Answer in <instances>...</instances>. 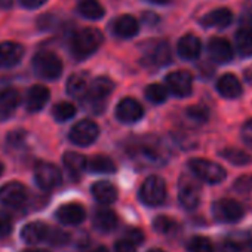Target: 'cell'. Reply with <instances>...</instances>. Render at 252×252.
Wrapping results in <instances>:
<instances>
[{
  "label": "cell",
  "mask_w": 252,
  "mask_h": 252,
  "mask_svg": "<svg viewBox=\"0 0 252 252\" xmlns=\"http://www.w3.org/2000/svg\"><path fill=\"white\" fill-rule=\"evenodd\" d=\"M243 214V206L233 199H220L212 205V215L220 222H236Z\"/></svg>",
  "instance_id": "obj_6"
},
{
  "label": "cell",
  "mask_w": 252,
  "mask_h": 252,
  "mask_svg": "<svg viewBox=\"0 0 252 252\" xmlns=\"http://www.w3.org/2000/svg\"><path fill=\"white\" fill-rule=\"evenodd\" d=\"M217 91L224 98H237L242 94V85L234 74H224L217 82Z\"/></svg>",
  "instance_id": "obj_24"
},
{
  "label": "cell",
  "mask_w": 252,
  "mask_h": 252,
  "mask_svg": "<svg viewBox=\"0 0 252 252\" xmlns=\"http://www.w3.org/2000/svg\"><path fill=\"white\" fill-rule=\"evenodd\" d=\"M94 227L101 233H110L117 227V215L108 208H99L92 218Z\"/></svg>",
  "instance_id": "obj_18"
},
{
  "label": "cell",
  "mask_w": 252,
  "mask_h": 252,
  "mask_svg": "<svg viewBox=\"0 0 252 252\" xmlns=\"http://www.w3.org/2000/svg\"><path fill=\"white\" fill-rule=\"evenodd\" d=\"M34 178H36L37 186L43 190H52L58 187L63 181L61 171L55 165L48 163V162H42L36 165Z\"/></svg>",
  "instance_id": "obj_8"
},
{
  "label": "cell",
  "mask_w": 252,
  "mask_h": 252,
  "mask_svg": "<svg viewBox=\"0 0 252 252\" xmlns=\"http://www.w3.org/2000/svg\"><path fill=\"white\" fill-rule=\"evenodd\" d=\"M144 114L143 105L134 98H125L116 107V117L123 123H135Z\"/></svg>",
  "instance_id": "obj_12"
},
{
  "label": "cell",
  "mask_w": 252,
  "mask_h": 252,
  "mask_svg": "<svg viewBox=\"0 0 252 252\" xmlns=\"http://www.w3.org/2000/svg\"><path fill=\"white\" fill-rule=\"evenodd\" d=\"M189 252H214V245L208 237L196 236L187 242Z\"/></svg>",
  "instance_id": "obj_33"
},
{
  "label": "cell",
  "mask_w": 252,
  "mask_h": 252,
  "mask_svg": "<svg viewBox=\"0 0 252 252\" xmlns=\"http://www.w3.org/2000/svg\"><path fill=\"white\" fill-rule=\"evenodd\" d=\"M89 85V79L85 73H74L67 80V92L71 96L80 98L88 94Z\"/></svg>",
  "instance_id": "obj_25"
},
{
  "label": "cell",
  "mask_w": 252,
  "mask_h": 252,
  "mask_svg": "<svg viewBox=\"0 0 252 252\" xmlns=\"http://www.w3.org/2000/svg\"><path fill=\"white\" fill-rule=\"evenodd\" d=\"M189 168L196 178L208 184H218L224 181L227 175L225 169L221 165L206 159H191L189 162Z\"/></svg>",
  "instance_id": "obj_2"
},
{
  "label": "cell",
  "mask_w": 252,
  "mask_h": 252,
  "mask_svg": "<svg viewBox=\"0 0 252 252\" xmlns=\"http://www.w3.org/2000/svg\"><path fill=\"white\" fill-rule=\"evenodd\" d=\"M239 251H240L239 245L236 242H230V240L224 242L218 249V252H239Z\"/></svg>",
  "instance_id": "obj_44"
},
{
  "label": "cell",
  "mask_w": 252,
  "mask_h": 252,
  "mask_svg": "<svg viewBox=\"0 0 252 252\" xmlns=\"http://www.w3.org/2000/svg\"><path fill=\"white\" fill-rule=\"evenodd\" d=\"M125 237L126 239H129V240H132L135 245H138V243H141L143 240H144V234H143V231L141 230H138V228H128L125 231Z\"/></svg>",
  "instance_id": "obj_41"
},
{
  "label": "cell",
  "mask_w": 252,
  "mask_h": 252,
  "mask_svg": "<svg viewBox=\"0 0 252 252\" xmlns=\"http://www.w3.org/2000/svg\"><path fill=\"white\" fill-rule=\"evenodd\" d=\"M12 8V0H0V9H9Z\"/></svg>",
  "instance_id": "obj_46"
},
{
  "label": "cell",
  "mask_w": 252,
  "mask_h": 252,
  "mask_svg": "<svg viewBox=\"0 0 252 252\" xmlns=\"http://www.w3.org/2000/svg\"><path fill=\"white\" fill-rule=\"evenodd\" d=\"M233 189L242 194H252V175H243L234 181Z\"/></svg>",
  "instance_id": "obj_38"
},
{
  "label": "cell",
  "mask_w": 252,
  "mask_h": 252,
  "mask_svg": "<svg viewBox=\"0 0 252 252\" xmlns=\"http://www.w3.org/2000/svg\"><path fill=\"white\" fill-rule=\"evenodd\" d=\"M233 21V14L227 8H218L215 11H211L208 15L202 18V24L205 27H217V29H224L230 26Z\"/></svg>",
  "instance_id": "obj_23"
},
{
  "label": "cell",
  "mask_w": 252,
  "mask_h": 252,
  "mask_svg": "<svg viewBox=\"0 0 252 252\" xmlns=\"http://www.w3.org/2000/svg\"><path fill=\"white\" fill-rule=\"evenodd\" d=\"M242 140H243V143L248 147L252 149V119L249 122H246L245 126H243V129H242Z\"/></svg>",
  "instance_id": "obj_42"
},
{
  "label": "cell",
  "mask_w": 252,
  "mask_h": 252,
  "mask_svg": "<svg viewBox=\"0 0 252 252\" xmlns=\"http://www.w3.org/2000/svg\"><path fill=\"white\" fill-rule=\"evenodd\" d=\"M240 26H243V27H251V29H252V14H248V15H245V17L242 18V23H240Z\"/></svg>",
  "instance_id": "obj_45"
},
{
  "label": "cell",
  "mask_w": 252,
  "mask_h": 252,
  "mask_svg": "<svg viewBox=\"0 0 252 252\" xmlns=\"http://www.w3.org/2000/svg\"><path fill=\"white\" fill-rule=\"evenodd\" d=\"M153 227H155V230H156V231H159L160 234H169V233H172V231L175 230L177 222H175L172 218H169V217L159 215V217H156V218H155V221H153Z\"/></svg>",
  "instance_id": "obj_35"
},
{
  "label": "cell",
  "mask_w": 252,
  "mask_h": 252,
  "mask_svg": "<svg viewBox=\"0 0 252 252\" xmlns=\"http://www.w3.org/2000/svg\"><path fill=\"white\" fill-rule=\"evenodd\" d=\"M140 197L143 200V203L149 205V206H159L165 202L166 199V184L165 180L158 177V175H152L149 177L140 190Z\"/></svg>",
  "instance_id": "obj_4"
},
{
  "label": "cell",
  "mask_w": 252,
  "mask_h": 252,
  "mask_svg": "<svg viewBox=\"0 0 252 252\" xmlns=\"http://www.w3.org/2000/svg\"><path fill=\"white\" fill-rule=\"evenodd\" d=\"M114 251L116 252H137V245L129 240V239H122V240H117L116 245H114Z\"/></svg>",
  "instance_id": "obj_40"
},
{
  "label": "cell",
  "mask_w": 252,
  "mask_h": 252,
  "mask_svg": "<svg viewBox=\"0 0 252 252\" xmlns=\"http://www.w3.org/2000/svg\"><path fill=\"white\" fill-rule=\"evenodd\" d=\"M99 135V128L98 125L92 120H80L77 122L70 134H68V138L73 144L76 146H80V147H86V146H91Z\"/></svg>",
  "instance_id": "obj_5"
},
{
  "label": "cell",
  "mask_w": 252,
  "mask_h": 252,
  "mask_svg": "<svg viewBox=\"0 0 252 252\" xmlns=\"http://www.w3.org/2000/svg\"><path fill=\"white\" fill-rule=\"evenodd\" d=\"M2 174H3V165L0 163V175H2Z\"/></svg>",
  "instance_id": "obj_51"
},
{
  "label": "cell",
  "mask_w": 252,
  "mask_h": 252,
  "mask_svg": "<svg viewBox=\"0 0 252 252\" xmlns=\"http://www.w3.org/2000/svg\"><path fill=\"white\" fill-rule=\"evenodd\" d=\"M146 96L155 104H160L168 98V89L160 83H152L146 89Z\"/></svg>",
  "instance_id": "obj_32"
},
{
  "label": "cell",
  "mask_w": 252,
  "mask_h": 252,
  "mask_svg": "<svg viewBox=\"0 0 252 252\" xmlns=\"http://www.w3.org/2000/svg\"><path fill=\"white\" fill-rule=\"evenodd\" d=\"M187 116H189L191 120H194V122L203 123V122L208 120L209 111H208V108L203 107V105H191V107H189V110H187Z\"/></svg>",
  "instance_id": "obj_37"
},
{
  "label": "cell",
  "mask_w": 252,
  "mask_h": 252,
  "mask_svg": "<svg viewBox=\"0 0 252 252\" xmlns=\"http://www.w3.org/2000/svg\"><path fill=\"white\" fill-rule=\"evenodd\" d=\"M149 252H163L162 249H150Z\"/></svg>",
  "instance_id": "obj_50"
},
{
  "label": "cell",
  "mask_w": 252,
  "mask_h": 252,
  "mask_svg": "<svg viewBox=\"0 0 252 252\" xmlns=\"http://www.w3.org/2000/svg\"><path fill=\"white\" fill-rule=\"evenodd\" d=\"M52 114L58 122H65V120L74 117L76 107L73 104H70V102H58L57 105H54Z\"/></svg>",
  "instance_id": "obj_34"
},
{
  "label": "cell",
  "mask_w": 252,
  "mask_h": 252,
  "mask_svg": "<svg viewBox=\"0 0 252 252\" xmlns=\"http://www.w3.org/2000/svg\"><path fill=\"white\" fill-rule=\"evenodd\" d=\"M92 252H108V249H107L105 246H98V248H95Z\"/></svg>",
  "instance_id": "obj_49"
},
{
  "label": "cell",
  "mask_w": 252,
  "mask_h": 252,
  "mask_svg": "<svg viewBox=\"0 0 252 252\" xmlns=\"http://www.w3.org/2000/svg\"><path fill=\"white\" fill-rule=\"evenodd\" d=\"M102 43V33L96 29L88 27L79 30L71 40V51L76 58L82 60L92 55Z\"/></svg>",
  "instance_id": "obj_1"
},
{
  "label": "cell",
  "mask_w": 252,
  "mask_h": 252,
  "mask_svg": "<svg viewBox=\"0 0 252 252\" xmlns=\"http://www.w3.org/2000/svg\"><path fill=\"white\" fill-rule=\"evenodd\" d=\"M24 252H49L46 249H37V248H32V249H26Z\"/></svg>",
  "instance_id": "obj_48"
},
{
  "label": "cell",
  "mask_w": 252,
  "mask_h": 252,
  "mask_svg": "<svg viewBox=\"0 0 252 252\" xmlns=\"http://www.w3.org/2000/svg\"><path fill=\"white\" fill-rule=\"evenodd\" d=\"M92 196L101 205H111L117 199V189L108 181H98L91 189Z\"/></svg>",
  "instance_id": "obj_22"
},
{
  "label": "cell",
  "mask_w": 252,
  "mask_h": 252,
  "mask_svg": "<svg viewBox=\"0 0 252 252\" xmlns=\"http://www.w3.org/2000/svg\"><path fill=\"white\" fill-rule=\"evenodd\" d=\"M14 227L12 217L6 211H0V237H6L11 234Z\"/></svg>",
  "instance_id": "obj_39"
},
{
  "label": "cell",
  "mask_w": 252,
  "mask_h": 252,
  "mask_svg": "<svg viewBox=\"0 0 252 252\" xmlns=\"http://www.w3.org/2000/svg\"><path fill=\"white\" fill-rule=\"evenodd\" d=\"M202 43L194 34H186L178 42V54L184 60H196L200 55Z\"/></svg>",
  "instance_id": "obj_20"
},
{
  "label": "cell",
  "mask_w": 252,
  "mask_h": 252,
  "mask_svg": "<svg viewBox=\"0 0 252 252\" xmlns=\"http://www.w3.org/2000/svg\"><path fill=\"white\" fill-rule=\"evenodd\" d=\"M236 45H237V51L240 55L243 57L252 55V29L251 27L240 26V29L236 33Z\"/></svg>",
  "instance_id": "obj_30"
},
{
  "label": "cell",
  "mask_w": 252,
  "mask_h": 252,
  "mask_svg": "<svg viewBox=\"0 0 252 252\" xmlns=\"http://www.w3.org/2000/svg\"><path fill=\"white\" fill-rule=\"evenodd\" d=\"M138 21L131 15H122L113 23V33L119 37L129 39L138 33Z\"/></svg>",
  "instance_id": "obj_19"
},
{
  "label": "cell",
  "mask_w": 252,
  "mask_h": 252,
  "mask_svg": "<svg viewBox=\"0 0 252 252\" xmlns=\"http://www.w3.org/2000/svg\"><path fill=\"white\" fill-rule=\"evenodd\" d=\"M113 88H114V83L108 77H105V76L96 77L89 85V89H88V94H86V99H88L89 105L94 110L95 108L101 110L104 107V104H105V99L113 92Z\"/></svg>",
  "instance_id": "obj_7"
},
{
  "label": "cell",
  "mask_w": 252,
  "mask_h": 252,
  "mask_svg": "<svg viewBox=\"0 0 252 252\" xmlns=\"http://www.w3.org/2000/svg\"><path fill=\"white\" fill-rule=\"evenodd\" d=\"M88 171L95 174H113L116 172V163L107 156H94L88 160Z\"/></svg>",
  "instance_id": "obj_29"
},
{
  "label": "cell",
  "mask_w": 252,
  "mask_h": 252,
  "mask_svg": "<svg viewBox=\"0 0 252 252\" xmlns=\"http://www.w3.org/2000/svg\"><path fill=\"white\" fill-rule=\"evenodd\" d=\"M220 155H221V158H224L225 160H228L233 165H248L252 162V158L239 149H225Z\"/></svg>",
  "instance_id": "obj_31"
},
{
  "label": "cell",
  "mask_w": 252,
  "mask_h": 252,
  "mask_svg": "<svg viewBox=\"0 0 252 252\" xmlns=\"http://www.w3.org/2000/svg\"><path fill=\"white\" fill-rule=\"evenodd\" d=\"M29 191L24 184L18 181H11L0 187V203L6 206H21L26 203Z\"/></svg>",
  "instance_id": "obj_11"
},
{
  "label": "cell",
  "mask_w": 252,
  "mask_h": 252,
  "mask_svg": "<svg viewBox=\"0 0 252 252\" xmlns=\"http://www.w3.org/2000/svg\"><path fill=\"white\" fill-rule=\"evenodd\" d=\"M51 227L46 225L42 221H33L29 222L23 227L21 230V237L24 242H27L29 245H36V243H42L48 240V234H49Z\"/></svg>",
  "instance_id": "obj_15"
},
{
  "label": "cell",
  "mask_w": 252,
  "mask_h": 252,
  "mask_svg": "<svg viewBox=\"0 0 252 252\" xmlns=\"http://www.w3.org/2000/svg\"><path fill=\"white\" fill-rule=\"evenodd\" d=\"M20 104V94L14 88H8L0 92V120L9 119Z\"/></svg>",
  "instance_id": "obj_17"
},
{
  "label": "cell",
  "mask_w": 252,
  "mask_h": 252,
  "mask_svg": "<svg viewBox=\"0 0 252 252\" xmlns=\"http://www.w3.org/2000/svg\"><path fill=\"white\" fill-rule=\"evenodd\" d=\"M55 215H57V220L63 224L77 225V224L83 222V220L86 217V211L80 203L71 202V203H65L63 206H60Z\"/></svg>",
  "instance_id": "obj_14"
},
{
  "label": "cell",
  "mask_w": 252,
  "mask_h": 252,
  "mask_svg": "<svg viewBox=\"0 0 252 252\" xmlns=\"http://www.w3.org/2000/svg\"><path fill=\"white\" fill-rule=\"evenodd\" d=\"M68 240H70L68 233L60 230V228H52V227H51L49 234H48V240H46V242H49V243L54 245V246H63V245L68 243Z\"/></svg>",
  "instance_id": "obj_36"
},
{
  "label": "cell",
  "mask_w": 252,
  "mask_h": 252,
  "mask_svg": "<svg viewBox=\"0 0 252 252\" xmlns=\"http://www.w3.org/2000/svg\"><path fill=\"white\" fill-rule=\"evenodd\" d=\"M64 166L67 168L71 177L77 178L85 169H88V159L83 155L68 152L64 155Z\"/></svg>",
  "instance_id": "obj_26"
},
{
  "label": "cell",
  "mask_w": 252,
  "mask_h": 252,
  "mask_svg": "<svg viewBox=\"0 0 252 252\" xmlns=\"http://www.w3.org/2000/svg\"><path fill=\"white\" fill-rule=\"evenodd\" d=\"M178 200L187 211H193L200 203V187L199 184L187 177H183L178 189Z\"/></svg>",
  "instance_id": "obj_9"
},
{
  "label": "cell",
  "mask_w": 252,
  "mask_h": 252,
  "mask_svg": "<svg viewBox=\"0 0 252 252\" xmlns=\"http://www.w3.org/2000/svg\"><path fill=\"white\" fill-rule=\"evenodd\" d=\"M152 3H158V5H165V3H169V0H149Z\"/></svg>",
  "instance_id": "obj_47"
},
{
  "label": "cell",
  "mask_w": 252,
  "mask_h": 252,
  "mask_svg": "<svg viewBox=\"0 0 252 252\" xmlns=\"http://www.w3.org/2000/svg\"><path fill=\"white\" fill-rule=\"evenodd\" d=\"M208 54L214 63L225 64L233 60V48L228 40L222 37H212L208 42Z\"/></svg>",
  "instance_id": "obj_13"
},
{
  "label": "cell",
  "mask_w": 252,
  "mask_h": 252,
  "mask_svg": "<svg viewBox=\"0 0 252 252\" xmlns=\"http://www.w3.org/2000/svg\"><path fill=\"white\" fill-rule=\"evenodd\" d=\"M49 99V89L43 85H34L27 94V110L29 111H39L42 110Z\"/></svg>",
  "instance_id": "obj_21"
},
{
  "label": "cell",
  "mask_w": 252,
  "mask_h": 252,
  "mask_svg": "<svg viewBox=\"0 0 252 252\" xmlns=\"http://www.w3.org/2000/svg\"><path fill=\"white\" fill-rule=\"evenodd\" d=\"M20 3L27 9H36L46 3V0H20Z\"/></svg>",
  "instance_id": "obj_43"
},
{
  "label": "cell",
  "mask_w": 252,
  "mask_h": 252,
  "mask_svg": "<svg viewBox=\"0 0 252 252\" xmlns=\"http://www.w3.org/2000/svg\"><path fill=\"white\" fill-rule=\"evenodd\" d=\"M33 67L40 77L48 80L58 79L63 73V63L60 57H57L54 52L49 51L39 52L33 60Z\"/></svg>",
  "instance_id": "obj_3"
},
{
  "label": "cell",
  "mask_w": 252,
  "mask_h": 252,
  "mask_svg": "<svg viewBox=\"0 0 252 252\" xmlns=\"http://www.w3.org/2000/svg\"><path fill=\"white\" fill-rule=\"evenodd\" d=\"M149 61L155 65H166L171 63V48L166 42H158L149 51Z\"/></svg>",
  "instance_id": "obj_28"
},
{
  "label": "cell",
  "mask_w": 252,
  "mask_h": 252,
  "mask_svg": "<svg viewBox=\"0 0 252 252\" xmlns=\"http://www.w3.org/2000/svg\"><path fill=\"white\" fill-rule=\"evenodd\" d=\"M24 55V48L15 42L0 43V67L9 68L17 65Z\"/></svg>",
  "instance_id": "obj_16"
},
{
  "label": "cell",
  "mask_w": 252,
  "mask_h": 252,
  "mask_svg": "<svg viewBox=\"0 0 252 252\" xmlns=\"http://www.w3.org/2000/svg\"><path fill=\"white\" fill-rule=\"evenodd\" d=\"M166 85L171 94L180 98H186L193 91V77L186 70L172 71L171 74L166 76Z\"/></svg>",
  "instance_id": "obj_10"
},
{
  "label": "cell",
  "mask_w": 252,
  "mask_h": 252,
  "mask_svg": "<svg viewBox=\"0 0 252 252\" xmlns=\"http://www.w3.org/2000/svg\"><path fill=\"white\" fill-rule=\"evenodd\" d=\"M77 11L88 20H99L104 17V8L98 0H77Z\"/></svg>",
  "instance_id": "obj_27"
}]
</instances>
